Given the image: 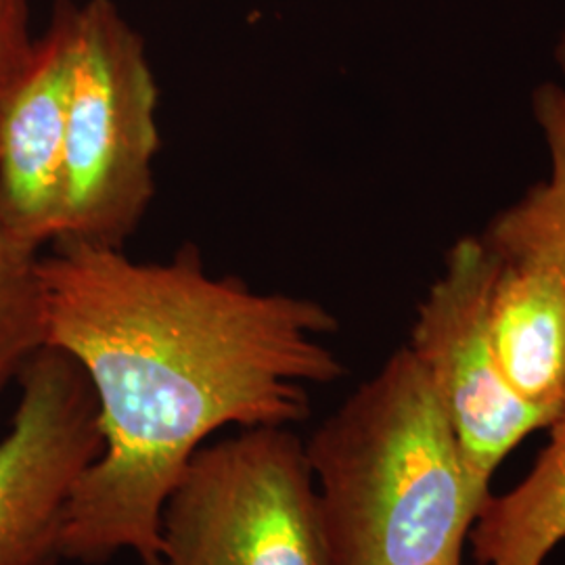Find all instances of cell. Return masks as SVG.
Masks as SVG:
<instances>
[{"mask_svg": "<svg viewBox=\"0 0 565 565\" xmlns=\"http://www.w3.org/2000/svg\"><path fill=\"white\" fill-rule=\"evenodd\" d=\"M499 254L482 235L448 249L443 273L419 303L408 350L431 380L476 484L492 473L527 434L551 417L505 384L488 335V294Z\"/></svg>", "mask_w": 565, "mask_h": 565, "instance_id": "5", "label": "cell"}, {"mask_svg": "<svg viewBox=\"0 0 565 565\" xmlns=\"http://www.w3.org/2000/svg\"><path fill=\"white\" fill-rule=\"evenodd\" d=\"M46 345L41 247L23 239L0 212V392Z\"/></svg>", "mask_w": 565, "mask_h": 565, "instance_id": "11", "label": "cell"}, {"mask_svg": "<svg viewBox=\"0 0 565 565\" xmlns=\"http://www.w3.org/2000/svg\"><path fill=\"white\" fill-rule=\"evenodd\" d=\"M553 60H555V65H557V70H559V74L564 76L565 81V25L562 28L557 41H555V46H553Z\"/></svg>", "mask_w": 565, "mask_h": 565, "instance_id": "13", "label": "cell"}, {"mask_svg": "<svg viewBox=\"0 0 565 565\" xmlns=\"http://www.w3.org/2000/svg\"><path fill=\"white\" fill-rule=\"evenodd\" d=\"M486 321L505 384L553 424L565 408L564 282L541 264L499 254Z\"/></svg>", "mask_w": 565, "mask_h": 565, "instance_id": "8", "label": "cell"}, {"mask_svg": "<svg viewBox=\"0 0 565 565\" xmlns=\"http://www.w3.org/2000/svg\"><path fill=\"white\" fill-rule=\"evenodd\" d=\"M74 70V2L61 0L0 118V212L23 239L57 242Z\"/></svg>", "mask_w": 565, "mask_h": 565, "instance_id": "7", "label": "cell"}, {"mask_svg": "<svg viewBox=\"0 0 565 565\" xmlns=\"http://www.w3.org/2000/svg\"><path fill=\"white\" fill-rule=\"evenodd\" d=\"M36 41L30 0H0V118L32 61Z\"/></svg>", "mask_w": 565, "mask_h": 565, "instance_id": "12", "label": "cell"}, {"mask_svg": "<svg viewBox=\"0 0 565 565\" xmlns=\"http://www.w3.org/2000/svg\"><path fill=\"white\" fill-rule=\"evenodd\" d=\"M331 565H463L490 490L404 345L303 445Z\"/></svg>", "mask_w": 565, "mask_h": 565, "instance_id": "2", "label": "cell"}, {"mask_svg": "<svg viewBox=\"0 0 565 565\" xmlns=\"http://www.w3.org/2000/svg\"><path fill=\"white\" fill-rule=\"evenodd\" d=\"M158 565H331L312 471L291 427L203 445L166 499Z\"/></svg>", "mask_w": 565, "mask_h": 565, "instance_id": "4", "label": "cell"}, {"mask_svg": "<svg viewBox=\"0 0 565 565\" xmlns=\"http://www.w3.org/2000/svg\"><path fill=\"white\" fill-rule=\"evenodd\" d=\"M158 103L147 44L120 7L114 0L74 2L57 242L124 247L141 226L156 195Z\"/></svg>", "mask_w": 565, "mask_h": 565, "instance_id": "3", "label": "cell"}, {"mask_svg": "<svg viewBox=\"0 0 565 565\" xmlns=\"http://www.w3.org/2000/svg\"><path fill=\"white\" fill-rule=\"evenodd\" d=\"M46 345L93 387L103 448L72 497L63 559L160 564L168 494L228 427H294L338 382L323 303L205 270L198 249L145 263L124 247L57 242L42 256Z\"/></svg>", "mask_w": 565, "mask_h": 565, "instance_id": "1", "label": "cell"}, {"mask_svg": "<svg viewBox=\"0 0 565 565\" xmlns=\"http://www.w3.org/2000/svg\"><path fill=\"white\" fill-rule=\"evenodd\" d=\"M18 387L0 438V565H57L72 497L102 452L99 408L78 363L51 345Z\"/></svg>", "mask_w": 565, "mask_h": 565, "instance_id": "6", "label": "cell"}, {"mask_svg": "<svg viewBox=\"0 0 565 565\" xmlns=\"http://www.w3.org/2000/svg\"><path fill=\"white\" fill-rule=\"evenodd\" d=\"M551 440L522 484L488 497L469 541L480 565H543L565 539V408L548 425Z\"/></svg>", "mask_w": 565, "mask_h": 565, "instance_id": "9", "label": "cell"}, {"mask_svg": "<svg viewBox=\"0 0 565 565\" xmlns=\"http://www.w3.org/2000/svg\"><path fill=\"white\" fill-rule=\"evenodd\" d=\"M532 118L545 145V179L499 212L482 237L503 256L545 266L565 285V84L534 88Z\"/></svg>", "mask_w": 565, "mask_h": 565, "instance_id": "10", "label": "cell"}]
</instances>
